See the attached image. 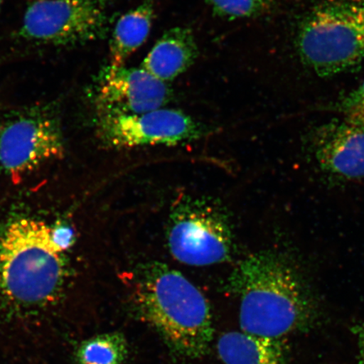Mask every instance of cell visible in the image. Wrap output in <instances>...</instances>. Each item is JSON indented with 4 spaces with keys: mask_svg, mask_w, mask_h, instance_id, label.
Returning a JSON list of instances; mask_svg holds the SVG:
<instances>
[{
    "mask_svg": "<svg viewBox=\"0 0 364 364\" xmlns=\"http://www.w3.org/2000/svg\"><path fill=\"white\" fill-rule=\"evenodd\" d=\"M240 300V326L270 339L311 331L320 308L311 286L292 258L263 250L245 258L228 281Z\"/></svg>",
    "mask_w": 364,
    "mask_h": 364,
    "instance_id": "cell-1",
    "label": "cell"
},
{
    "mask_svg": "<svg viewBox=\"0 0 364 364\" xmlns=\"http://www.w3.org/2000/svg\"><path fill=\"white\" fill-rule=\"evenodd\" d=\"M136 277V311L171 351L189 359L207 355L215 327L210 304L201 291L161 262L145 264Z\"/></svg>",
    "mask_w": 364,
    "mask_h": 364,
    "instance_id": "cell-2",
    "label": "cell"
},
{
    "mask_svg": "<svg viewBox=\"0 0 364 364\" xmlns=\"http://www.w3.org/2000/svg\"><path fill=\"white\" fill-rule=\"evenodd\" d=\"M51 231L42 221L23 218L0 235V290L14 303L43 306L60 295L66 263Z\"/></svg>",
    "mask_w": 364,
    "mask_h": 364,
    "instance_id": "cell-3",
    "label": "cell"
},
{
    "mask_svg": "<svg viewBox=\"0 0 364 364\" xmlns=\"http://www.w3.org/2000/svg\"><path fill=\"white\" fill-rule=\"evenodd\" d=\"M297 50L321 77L343 74L364 60V0H324L300 21Z\"/></svg>",
    "mask_w": 364,
    "mask_h": 364,
    "instance_id": "cell-4",
    "label": "cell"
},
{
    "mask_svg": "<svg viewBox=\"0 0 364 364\" xmlns=\"http://www.w3.org/2000/svg\"><path fill=\"white\" fill-rule=\"evenodd\" d=\"M167 242L177 261L194 267L229 262L233 252L229 220L216 205L203 200L177 205L171 215Z\"/></svg>",
    "mask_w": 364,
    "mask_h": 364,
    "instance_id": "cell-5",
    "label": "cell"
},
{
    "mask_svg": "<svg viewBox=\"0 0 364 364\" xmlns=\"http://www.w3.org/2000/svg\"><path fill=\"white\" fill-rule=\"evenodd\" d=\"M65 151L60 118L54 107L16 113L0 130V168L13 178L61 159Z\"/></svg>",
    "mask_w": 364,
    "mask_h": 364,
    "instance_id": "cell-6",
    "label": "cell"
},
{
    "mask_svg": "<svg viewBox=\"0 0 364 364\" xmlns=\"http://www.w3.org/2000/svg\"><path fill=\"white\" fill-rule=\"evenodd\" d=\"M109 15L106 0H36L25 14L22 38L57 46L103 38Z\"/></svg>",
    "mask_w": 364,
    "mask_h": 364,
    "instance_id": "cell-7",
    "label": "cell"
},
{
    "mask_svg": "<svg viewBox=\"0 0 364 364\" xmlns=\"http://www.w3.org/2000/svg\"><path fill=\"white\" fill-rule=\"evenodd\" d=\"M97 132L105 144L115 149L171 146L198 139L203 133L188 114L165 107L136 115H98Z\"/></svg>",
    "mask_w": 364,
    "mask_h": 364,
    "instance_id": "cell-8",
    "label": "cell"
},
{
    "mask_svg": "<svg viewBox=\"0 0 364 364\" xmlns=\"http://www.w3.org/2000/svg\"><path fill=\"white\" fill-rule=\"evenodd\" d=\"M172 91L166 82L141 68H105L99 75L95 103L99 115H136L164 108Z\"/></svg>",
    "mask_w": 364,
    "mask_h": 364,
    "instance_id": "cell-9",
    "label": "cell"
},
{
    "mask_svg": "<svg viewBox=\"0 0 364 364\" xmlns=\"http://www.w3.org/2000/svg\"><path fill=\"white\" fill-rule=\"evenodd\" d=\"M313 149L323 170L348 179L364 177V129L343 121L318 127Z\"/></svg>",
    "mask_w": 364,
    "mask_h": 364,
    "instance_id": "cell-10",
    "label": "cell"
},
{
    "mask_svg": "<svg viewBox=\"0 0 364 364\" xmlns=\"http://www.w3.org/2000/svg\"><path fill=\"white\" fill-rule=\"evenodd\" d=\"M198 47L192 31L176 27L159 38L142 63L145 70L163 82L171 81L192 67Z\"/></svg>",
    "mask_w": 364,
    "mask_h": 364,
    "instance_id": "cell-11",
    "label": "cell"
},
{
    "mask_svg": "<svg viewBox=\"0 0 364 364\" xmlns=\"http://www.w3.org/2000/svg\"><path fill=\"white\" fill-rule=\"evenodd\" d=\"M218 353L225 364H288L284 340L261 338L244 331H230L218 341Z\"/></svg>",
    "mask_w": 364,
    "mask_h": 364,
    "instance_id": "cell-12",
    "label": "cell"
},
{
    "mask_svg": "<svg viewBox=\"0 0 364 364\" xmlns=\"http://www.w3.org/2000/svg\"><path fill=\"white\" fill-rule=\"evenodd\" d=\"M154 18L153 0H144L117 21L110 42L111 66H124L148 38Z\"/></svg>",
    "mask_w": 364,
    "mask_h": 364,
    "instance_id": "cell-13",
    "label": "cell"
},
{
    "mask_svg": "<svg viewBox=\"0 0 364 364\" xmlns=\"http://www.w3.org/2000/svg\"><path fill=\"white\" fill-rule=\"evenodd\" d=\"M129 353L124 334L110 332L84 341L77 349L76 359L79 364H122Z\"/></svg>",
    "mask_w": 364,
    "mask_h": 364,
    "instance_id": "cell-14",
    "label": "cell"
},
{
    "mask_svg": "<svg viewBox=\"0 0 364 364\" xmlns=\"http://www.w3.org/2000/svg\"><path fill=\"white\" fill-rule=\"evenodd\" d=\"M217 16L228 20L247 19L269 11L274 0H205Z\"/></svg>",
    "mask_w": 364,
    "mask_h": 364,
    "instance_id": "cell-15",
    "label": "cell"
},
{
    "mask_svg": "<svg viewBox=\"0 0 364 364\" xmlns=\"http://www.w3.org/2000/svg\"><path fill=\"white\" fill-rule=\"evenodd\" d=\"M336 108L343 116V120L364 129V81L341 98Z\"/></svg>",
    "mask_w": 364,
    "mask_h": 364,
    "instance_id": "cell-16",
    "label": "cell"
},
{
    "mask_svg": "<svg viewBox=\"0 0 364 364\" xmlns=\"http://www.w3.org/2000/svg\"><path fill=\"white\" fill-rule=\"evenodd\" d=\"M51 236L53 244L63 253L75 243V231L70 226L58 225L52 228Z\"/></svg>",
    "mask_w": 364,
    "mask_h": 364,
    "instance_id": "cell-17",
    "label": "cell"
},
{
    "mask_svg": "<svg viewBox=\"0 0 364 364\" xmlns=\"http://www.w3.org/2000/svg\"><path fill=\"white\" fill-rule=\"evenodd\" d=\"M357 336V362L356 364H364V324L358 326Z\"/></svg>",
    "mask_w": 364,
    "mask_h": 364,
    "instance_id": "cell-18",
    "label": "cell"
},
{
    "mask_svg": "<svg viewBox=\"0 0 364 364\" xmlns=\"http://www.w3.org/2000/svg\"><path fill=\"white\" fill-rule=\"evenodd\" d=\"M2 0H0V4H1Z\"/></svg>",
    "mask_w": 364,
    "mask_h": 364,
    "instance_id": "cell-19",
    "label": "cell"
}]
</instances>
